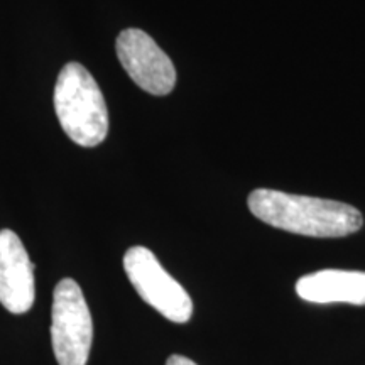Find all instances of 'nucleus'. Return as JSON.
Instances as JSON below:
<instances>
[{"label": "nucleus", "mask_w": 365, "mask_h": 365, "mask_svg": "<svg viewBox=\"0 0 365 365\" xmlns=\"http://www.w3.org/2000/svg\"><path fill=\"white\" fill-rule=\"evenodd\" d=\"M124 269L137 294L149 307L173 323L190 322L193 301L175 277L166 272L149 249L130 247L124 255Z\"/></svg>", "instance_id": "4"}, {"label": "nucleus", "mask_w": 365, "mask_h": 365, "mask_svg": "<svg viewBox=\"0 0 365 365\" xmlns=\"http://www.w3.org/2000/svg\"><path fill=\"white\" fill-rule=\"evenodd\" d=\"M36 299L34 266L16 232L0 230V303L14 314L27 313Z\"/></svg>", "instance_id": "6"}, {"label": "nucleus", "mask_w": 365, "mask_h": 365, "mask_svg": "<svg viewBox=\"0 0 365 365\" xmlns=\"http://www.w3.org/2000/svg\"><path fill=\"white\" fill-rule=\"evenodd\" d=\"M117 58L137 86L150 95L171 93L176 85V68L156 41L140 29H125L115 43Z\"/></svg>", "instance_id": "5"}, {"label": "nucleus", "mask_w": 365, "mask_h": 365, "mask_svg": "<svg viewBox=\"0 0 365 365\" xmlns=\"http://www.w3.org/2000/svg\"><path fill=\"white\" fill-rule=\"evenodd\" d=\"M247 205L252 215L267 225L307 237H346L364 225L357 208L335 200L259 188L249 195Z\"/></svg>", "instance_id": "1"}, {"label": "nucleus", "mask_w": 365, "mask_h": 365, "mask_svg": "<svg viewBox=\"0 0 365 365\" xmlns=\"http://www.w3.org/2000/svg\"><path fill=\"white\" fill-rule=\"evenodd\" d=\"M54 110L65 134L81 148H97L107 139V102L97 80L80 63H66L59 71Z\"/></svg>", "instance_id": "2"}, {"label": "nucleus", "mask_w": 365, "mask_h": 365, "mask_svg": "<svg viewBox=\"0 0 365 365\" xmlns=\"http://www.w3.org/2000/svg\"><path fill=\"white\" fill-rule=\"evenodd\" d=\"M296 293L308 303L365 304V272L323 269L299 277Z\"/></svg>", "instance_id": "7"}, {"label": "nucleus", "mask_w": 365, "mask_h": 365, "mask_svg": "<svg viewBox=\"0 0 365 365\" xmlns=\"http://www.w3.org/2000/svg\"><path fill=\"white\" fill-rule=\"evenodd\" d=\"M93 341V319L78 282L61 279L54 287L51 344L59 365H86Z\"/></svg>", "instance_id": "3"}, {"label": "nucleus", "mask_w": 365, "mask_h": 365, "mask_svg": "<svg viewBox=\"0 0 365 365\" xmlns=\"http://www.w3.org/2000/svg\"><path fill=\"white\" fill-rule=\"evenodd\" d=\"M166 365H196L193 360L182 357V355H171L170 359H168Z\"/></svg>", "instance_id": "8"}]
</instances>
